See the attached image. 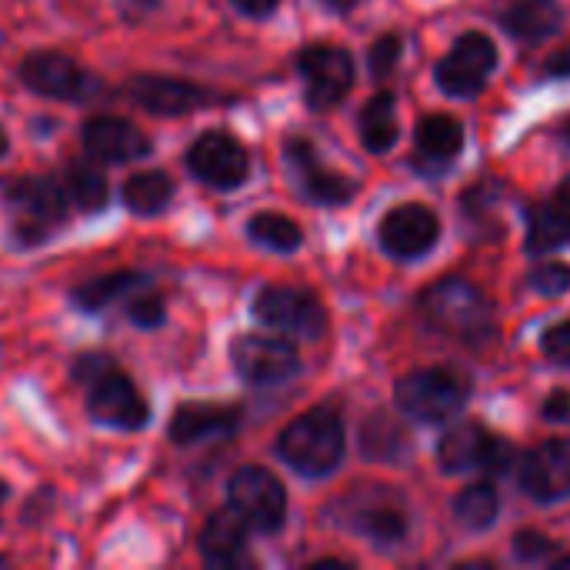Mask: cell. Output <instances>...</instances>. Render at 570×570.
Wrapping results in <instances>:
<instances>
[{
	"label": "cell",
	"mask_w": 570,
	"mask_h": 570,
	"mask_svg": "<svg viewBox=\"0 0 570 570\" xmlns=\"http://www.w3.org/2000/svg\"><path fill=\"white\" fill-rule=\"evenodd\" d=\"M277 454L297 474H307V478L331 474L344 458V424L337 411L317 407L291 421L284 434L277 438Z\"/></svg>",
	"instance_id": "obj_1"
},
{
	"label": "cell",
	"mask_w": 570,
	"mask_h": 570,
	"mask_svg": "<svg viewBox=\"0 0 570 570\" xmlns=\"http://www.w3.org/2000/svg\"><path fill=\"white\" fill-rule=\"evenodd\" d=\"M3 200L10 207L13 240L20 247L43 244L67 220V190L50 177H17L3 184Z\"/></svg>",
	"instance_id": "obj_2"
},
{
	"label": "cell",
	"mask_w": 570,
	"mask_h": 570,
	"mask_svg": "<svg viewBox=\"0 0 570 570\" xmlns=\"http://www.w3.org/2000/svg\"><path fill=\"white\" fill-rule=\"evenodd\" d=\"M424 314L444 334L461 341H484L491 334V304L464 277H448L424 294Z\"/></svg>",
	"instance_id": "obj_3"
},
{
	"label": "cell",
	"mask_w": 570,
	"mask_h": 570,
	"mask_svg": "<svg viewBox=\"0 0 570 570\" xmlns=\"http://www.w3.org/2000/svg\"><path fill=\"white\" fill-rule=\"evenodd\" d=\"M227 498H230V508L244 518V524L250 531L274 534L284 528L287 494H284V484L267 468L247 464V468L234 471V478L227 484Z\"/></svg>",
	"instance_id": "obj_4"
},
{
	"label": "cell",
	"mask_w": 570,
	"mask_h": 570,
	"mask_svg": "<svg viewBox=\"0 0 570 570\" xmlns=\"http://www.w3.org/2000/svg\"><path fill=\"white\" fill-rule=\"evenodd\" d=\"M468 404V384L441 367L414 371L397 384V407L424 424H441Z\"/></svg>",
	"instance_id": "obj_5"
},
{
	"label": "cell",
	"mask_w": 570,
	"mask_h": 570,
	"mask_svg": "<svg viewBox=\"0 0 570 570\" xmlns=\"http://www.w3.org/2000/svg\"><path fill=\"white\" fill-rule=\"evenodd\" d=\"M17 77L27 90L40 94V97H53V100H90L97 97L104 87L94 73H87L77 60H70L67 53H53V50H37L27 53L17 67Z\"/></svg>",
	"instance_id": "obj_6"
},
{
	"label": "cell",
	"mask_w": 570,
	"mask_h": 570,
	"mask_svg": "<svg viewBox=\"0 0 570 570\" xmlns=\"http://www.w3.org/2000/svg\"><path fill=\"white\" fill-rule=\"evenodd\" d=\"M87 411L94 421L117 431H140L150 421L147 397L117 364H110L87 384Z\"/></svg>",
	"instance_id": "obj_7"
},
{
	"label": "cell",
	"mask_w": 570,
	"mask_h": 570,
	"mask_svg": "<svg viewBox=\"0 0 570 570\" xmlns=\"http://www.w3.org/2000/svg\"><path fill=\"white\" fill-rule=\"evenodd\" d=\"M234 371L254 387H277L301 371L297 347L277 334H244L230 347Z\"/></svg>",
	"instance_id": "obj_8"
},
{
	"label": "cell",
	"mask_w": 570,
	"mask_h": 570,
	"mask_svg": "<svg viewBox=\"0 0 570 570\" xmlns=\"http://www.w3.org/2000/svg\"><path fill=\"white\" fill-rule=\"evenodd\" d=\"M254 317L264 327L297 337H321L327 331V311L301 287H264L254 301Z\"/></svg>",
	"instance_id": "obj_9"
},
{
	"label": "cell",
	"mask_w": 570,
	"mask_h": 570,
	"mask_svg": "<svg viewBox=\"0 0 570 570\" xmlns=\"http://www.w3.org/2000/svg\"><path fill=\"white\" fill-rule=\"evenodd\" d=\"M438 464L448 474H464L474 468L501 474L514 464V448L504 438H498L478 424H464V428H454L444 434V441L438 448Z\"/></svg>",
	"instance_id": "obj_10"
},
{
	"label": "cell",
	"mask_w": 570,
	"mask_h": 570,
	"mask_svg": "<svg viewBox=\"0 0 570 570\" xmlns=\"http://www.w3.org/2000/svg\"><path fill=\"white\" fill-rule=\"evenodd\" d=\"M187 167L200 184L217 187V190H234L247 180L250 157L237 137H230L224 130H207L190 144Z\"/></svg>",
	"instance_id": "obj_11"
},
{
	"label": "cell",
	"mask_w": 570,
	"mask_h": 570,
	"mask_svg": "<svg viewBox=\"0 0 570 570\" xmlns=\"http://www.w3.org/2000/svg\"><path fill=\"white\" fill-rule=\"evenodd\" d=\"M498 47L488 33H464L438 63V87L451 97H474L494 73Z\"/></svg>",
	"instance_id": "obj_12"
},
{
	"label": "cell",
	"mask_w": 570,
	"mask_h": 570,
	"mask_svg": "<svg viewBox=\"0 0 570 570\" xmlns=\"http://www.w3.org/2000/svg\"><path fill=\"white\" fill-rule=\"evenodd\" d=\"M297 67L304 73L307 83V104L314 110H327L337 100H344V94L354 83V60L347 50L331 47V43H314L307 50H301Z\"/></svg>",
	"instance_id": "obj_13"
},
{
	"label": "cell",
	"mask_w": 570,
	"mask_h": 570,
	"mask_svg": "<svg viewBox=\"0 0 570 570\" xmlns=\"http://www.w3.org/2000/svg\"><path fill=\"white\" fill-rule=\"evenodd\" d=\"M518 478L524 494L541 504L570 498V438H554L528 451L521 458Z\"/></svg>",
	"instance_id": "obj_14"
},
{
	"label": "cell",
	"mask_w": 570,
	"mask_h": 570,
	"mask_svg": "<svg viewBox=\"0 0 570 570\" xmlns=\"http://www.w3.org/2000/svg\"><path fill=\"white\" fill-rule=\"evenodd\" d=\"M441 237V220L424 204H401L381 220V247L391 257H421Z\"/></svg>",
	"instance_id": "obj_15"
},
{
	"label": "cell",
	"mask_w": 570,
	"mask_h": 570,
	"mask_svg": "<svg viewBox=\"0 0 570 570\" xmlns=\"http://www.w3.org/2000/svg\"><path fill=\"white\" fill-rule=\"evenodd\" d=\"M80 140L97 164H130L150 154V137L124 117H90Z\"/></svg>",
	"instance_id": "obj_16"
},
{
	"label": "cell",
	"mask_w": 570,
	"mask_h": 570,
	"mask_svg": "<svg viewBox=\"0 0 570 570\" xmlns=\"http://www.w3.org/2000/svg\"><path fill=\"white\" fill-rule=\"evenodd\" d=\"M127 97L144 107L147 114L157 117H184L197 107H204L210 97L204 87L180 80V77H157V73H140L127 83Z\"/></svg>",
	"instance_id": "obj_17"
},
{
	"label": "cell",
	"mask_w": 570,
	"mask_h": 570,
	"mask_svg": "<svg viewBox=\"0 0 570 570\" xmlns=\"http://www.w3.org/2000/svg\"><path fill=\"white\" fill-rule=\"evenodd\" d=\"M287 160L294 174L301 177V190L314 204H347L354 197V184L334 170H324L311 140H291L287 144Z\"/></svg>",
	"instance_id": "obj_18"
},
{
	"label": "cell",
	"mask_w": 570,
	"mask_h": 570,
	"mask_svg": "<svg viewBox=\"0 0 570 570\" xmlns=\"http://www.w3.org/2000/svg\"><path fill=\"white\" fill-rule=\"evenodd\" d=\"M240 424L237 407L220 404H184L177 407L170 421V441L174 444H200L210 438H227Z\"/></svg>",
	"instance_id": "obj_19"
},
{
	"label": "cell",
	"mask_w": 570,
	"mask_h": 570,
	"mask_svg": "<svg viewBox=\"0 0 570 570\" xmlns=\"http://www.w3.org/2000/svg\"><path fill=\"white\" fill-rule=\"evenodd\" d=\"M504 27L524 43H541L564 27V7L558 0H514L504 10Z\"/></svg>",
	"instance_id": "obj_20"
},
{
	"label": "cell",
	"mask_w": 570,
	"mask_h": 570,
	"mask_svg": "<svg viewBox=\"0 0 570 570\" xmlns=\"http://www.w3.org/2000/svg\"><path fill=\"white\" fill-rule=\"evenodd\" d=\"M197 544H200V554L210 564H234L244 554V548H247V524H244V518L234 508L217 511L200 528V541Z\"/></svg>",
	"instance_id": "obj_21"
},
{
	"label": "cell",
	"mask_w": 570,
	"mask_h": 570,
	"mask_svg": "<svg viewBox=\"0 0 570 570\" xmlns=\"http://www.w3.org/2000/svg\"><path fill=\"white\" fill-rule=\"evenodd\" d=\"M464 147V130L451 114H428L417 124V150L431 164H448L461 154Z\"/></svg>",
	"instance_id": "obj_22"
},
{
	"label": "cell",
	"mask_w": 570,
	"mask_h": 570,
	"mask_svg": "<svg viewBox=\"0 0 570 570\" xmlns=\"http://www.w3.org/2000/svg\"><path fill=\"white\" fill-rule=\"evenodd\" d=\"M63 190H67V200L83 210V214H97L107 207L110 200V184H107V174L97 167V164H87V160H77L67 167L63 174Z\"/></svg>",
	"instance_id": "obj_23"
},
{
	"label": "cell",
	"mask_w": 570,
	"mask_h": 570,
	"mask_svg": "<svg viewBox=\"0 0 570 570\" xmlns=\"http://www.w3.org/2000/svg\"><path fill=\"white\" fill-rule=\"evenodd\" d=\"M361 140L371 154H384L394 147L397 140V107H394V94L381 90L367 100V107L361 110Z\"/></svg>",
	"instance_id": "obj_24"
},
{
	"label": "cell",
	"mask_w": 570,
	"mask_h": 570,
	"mask_svg": "<svg viewBox=\"0 0 570 570\" xmlns=\"http://www.w3.org/2000/svg\"><path fill=\"white\" fill-rule=\"evenodd\" d=\"M170 197H174V180L164 170H144L124 184V204L140 217L160 214L170 204Z\"/></svg>",
	"instance_id": "obj_25"
},
{
	"label": "cell",
	"mask_w": 570,
	"mask_h": 570,
	"mask_svg": "<svg viewBox=\"0 0 570 570\" xmlns=\"http://www.w3.org/2000/svg\"><path fill=\"white\" fill-rule=\"evenodd\" d=\"M144 277L134 274V271H114V274H104V277H94L87 284H80L73 291V304L87 314H97V311H107L114 301H120L124 294H130Z\"/></svg>",
	"instance_id": "obj_26"
},
{
	"label": "cell",
	"mask_w": 570,
	"mask_h": 570,
	"mask_svg": "<svg viewBox=\"0 0 570 570\" xmlns=\"http://www.w3.org/2000/svg\"><path fill=\"white\" fill-rule=\"evenodd\" d=\"M354 528L377 544H397L407 534V518L397 504L381 501V504H367L354 511Z\"/></svg>",
	"instance_id": "obj_27"
},
{
	"label": "cell",
	"mask_w": 570,
	"mask_h": 570,
	"mask_svg": "<svg viewBox=\"0 0 570 570\" xmlns=\"http://www.w3.org/2000/svg\"><path fill=\"white\" fill-rule=\"evenodd\" d=\"M570 244V210L554 207H534L528 214V247L531 250H554Z\"/></svg>",
	"instance_id": "obj_28"
},
{
	"label": "cell",
	"mask_w": 570,
	"mask_h": 570,
	"mask_svg": "<svg viewBox=\"0 0 570 570\" xmlns=\"http://www.w3.org/2000/svg\"><path fill=\"white\" fill-rule=\"evenodd\" d=\"M498 508H501L498 491H494V484H488V481L464 488V491L458 494V501H454V514H458V521H461L468 531H488V528L494 524V518H498Z\"/></svg>",
	"instance_id": "obj_29"
},
{
	"label": "cell",
	"mask_w": 570,
	"mask_h": 570,
	"mask_svg": "<svg viewBox=\"0 0 570 570\" xmlns=\"http://www.w3.org/2000/svg\"><path fill=\"white\" fill-rule=\"evenodd\" d=\"M247 234H250V240H254V244L271 247V250H281V254L297 250V247H301V240H304L301 227H297L291 217H284V214H271V210L254 214V217L247 220Z\"/></svg>",
	"instance_id": "obj_30"
},
{
	"label": "cell",
	"mask_w": 570,
	"mask_h": 570,
	"mask_svg": "<svg viewBox=\"0 0 570 570\" xmlns=\"http://www.w3.org/2000/svg\"><path fill=\"white\" fill-rule=\"evenodd\" d=\"M364 451L371 454V458H384V461H397V458H404V438H401V431L391 424V421H384V417H374L371 424H367V431H364Z\"/></svg>",
	"instance_id": "obj_31"
},
{
	"label": "cell",
	"mask_w": 570,
	"mask_h": 570,
	"mask_svg": "<svg viewBox=\"0 0 570 570\" xmlns=\"http://www.w3.org/2000/svg\"><path fill=\"white\" fill-rule=\"evenodd\" d=\"M531 287L538 294H548V297H558L570 291V267L561 261H551V264H541L531 271Z\"/></svg>",
	"instance_id": "obj_32"
},
{
	"label": "cell",
	"mask_w": 570,
	"mask_h": 570,
	"mask_svg": "<svg viewBox=\"0 0 570 570\" xmlns=\"http://www.w3.org/2000/svg\"><path fill=\"white\" fill-rule=\"evenodd\" d=\"M401 37L397 33H384V37H377V43L371 47V70H374V77H387L394 67H397V60H401Z\"/></svg>",
	"instance_id": "obj_33"
},
{
	"label": "cell",
	"mask_w": 570,
	"mask_h": 570,
	"mask_svg": "<svg viewBox=\"0 0 570 570\" xmlns=\"http://www.w3.org/2000/svg\"><path fill=\"white\" fill-rule=\"evenodd\" d=\"M127 314L140 327H157V324H164V297L160 294H137V297H130Z\"/></svg>",
	"instance_id": "obj_34"
},
{
	"label": "cell",
	"mask_w": 570,
	"mask_h": 570,
	"mask_svg": "<svg viewBox=\"0 0 570 570\" xmlns=\"http://www.w3.org/2000/svg\"><path fill=\"white\" fill-rule=\"evenodd\" d=\"M514 554L524 558V561H544V558L554 554V541L538 534V531H521L514 538Z\"/></svg>",
	"instance_id": "obj_35"
},
{
	"label": "cell",
	"mask_w": 570,
	"mask_h": 570,
	"mask_svg": "<svg viewBox=\"0 0 570 570\" xmlns=\"http://www.w3.org/2000/svg\"><path fill=\"white\" fill-rule=\"evenodd\" d=\"M544 354L558 364H570V321L544 334Z\"/></svg>",
	"instance_id": "obj_36"
},
{
	"label": "cell",
	"mask_w": 570,
	"mask_h": 570,
	"mask_svg": "<svg viewBox=\"0 0 570 570\" xmlns=\"http://www.w3.org/2000/svg\"><path fill=\"white\" fill-rule=\"evenodd\" d=\"M544 417H548V421H568V417H570V394H564V391L551 394V397L544 401Z\"/></svg>",
	"instance_id": "obj_37"
},
{
	"label": "cell",
	"mask_w": 570,
	"mask_h": 570,
	"mask_svg": "<svg viewBox=\"0 0 570 570\" xmlns=\"http://www.w3.org/2000/svg\"><path fill=\"white\" fill-rule=\"evenodd\" d=\"M277 3L281 0H234V7L244 10V13H250V17H267Z\"/></svg>",
	"instance_id": "obj_38"
},
{
	"label": "cell",
	"mask_w": 570,
	"mask_h": 570,
	"mask_svg": "<svg viewBox=\"0 0 570 570\" xmlns=\"http://www.w3.org/2000/svg\"><path fill=\"white\" fill-rule=\"evenodd\" d=\"M548 73H551V77H570V47L558 50V53L548 60Z\"/></svg>",
	"instance_id": "obj_39"
},
{
	"label": "cell",
	"mask_w": 570,
	"mask_h": 570,
	"mask_svg": "<svg viewBox=\"0 0 570 570\" xmlns=\"http://www.w3.org/2000/svg\"><path fill=\"white\" fill-rule=\"evenodd\" d=\"M558 204H561V207H568V210H570V177L564 180V184H561V187H558Z\"/></svg>",
	"instance_id": "obj_40"
},
{
	"label": "cell",
	"mask_w": 570,
	"mask_h": 570,
	"mask_svg": "<svg viewBox=\"0 0 570 570\" xmlns=\"http://www.w3.org/2000/svg\"><path fill=\"white\" fill-rule=\"evenodd\" d=\"M324 3H327V7H334V10H341V13H344V10H351V7H354V3H357V0H324Z\"/></svg>",
	"instance_id": "obj_41"
},
{
	"label": "cell",
	"mask_w": 570,
	"mask_h": 570,
	"mask_svg": "<svg viewBox=\"0 0 570 570\" xmlns=\"http://www.w3.org/2000/svg\"><path fill=\"white\" fill-rule=\"evenodd\" d=\"M7 154V134H3V127H0V157Z\"/></svg>",
	"instance_id": "obj_42"
},
{
	"label": "cell",
	"mask_w": 570,
	"mask_h": 570,
	"mask_svg": "<svg viewBox=\"0 0 570 570\" xmlns=\"http://www.w3.org/2000/svg\"><path fill=\"white\" fill-rule=\"evenodd\" d=\"M3 501H7V484L0 481V504H3Z\"/></svg>",
	"instance_id": "obj_43"
},
{
	"label": "cell",
	"mask_w": 570,
	"mask_h": 570,
	"mask_svg": "<svg viewBox=\"0 0 570 570\" xmlns=\"http://www.w3.org/2000/svg\"><path fill=\"white\" fill-rule=\"evenodd\" d=\"M561 568H564V570H570V558H564V561H561Z\"/></svg>",
	"instance_id": "obj_44"
},
{
	"label": "cell",
	"mask_w": 570,
	"mask_h": 570,
	"mask_svg": "<svg viewBox=\"0 0 570 570\" xmlns=\"http://www.w3.org/2000/svg\"><path fill=\"white\" fill-rule=\"evenodd\" d=\"M568 137H570V127H568Z\"/></svg>",
	"instance_id": "obj_45"
}]
</instances>
